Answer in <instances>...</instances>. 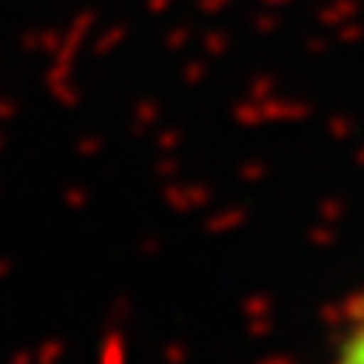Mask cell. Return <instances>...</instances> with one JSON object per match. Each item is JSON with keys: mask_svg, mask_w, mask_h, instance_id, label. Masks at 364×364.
Returning <instances> with one entry per match:
<instances>
[{"mask_svg": "<svg viewBox=\"0 0 364 364\" xmlns=\"http://www.w3.org/2000/svg\"><path fill=\"white\" fill-rule=\"evenodd\" d=\"M334 364H364V317L351 327V334L341 341Z\"/></svg>", "mask_w": 364, "mask_h": 364, "instance_id": "cell-1", "label": "cell"}]
</instances>
